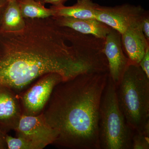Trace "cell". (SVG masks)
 Wrapping results in <instances>:
<instances>
[{
  "instance_id": "cell-18",
  "label": "cell",
  "mask_w": 149,
  "mask_h": 149,
  "mask_svg": "<svg viewBox=\"0 0 149 149\" xmlns=\"http://www.w3.org/2000/svg\"><path fill=\"white\" fill-rule=\"evenodd\" d=\"M141 27L145 37L149 41V15L148 11L146 12L142 19Z\"/></svg>"
},
{
  "instance_id": "cell-12",
  "label": "cell",
  "mask_w": 149,
  "mask_h": 149,
  "mask_svg": "<svg viewBox=\"0 0 149 149\" xmlns=\"http://www.w3.org/2000/svg\"><path fill=\"white\" fill-rule=\"evenodd\" d=\"M97 4L92 0H77L76 3L70 6L64 5L51 7L55 12L54 16L69 17L78 19H96Z\"/></svg>"
},
{
  "instance_id": "cell-11",
  "label": "cell",
  "mask_w": 149,
  "mask_h": 149,
  "mask_svg": "<svg viewBox=\"0 0 149 149\" xmlns=\"http://www.w3.org/2000/svg\"><path fill=\"white\" fill-rule=\"evenodd\" d=\"M56 24L68 27L84 35L105 39L111 28L96 19H78L69 17H52Z\"/></svg>"
},
{
  "instance_id": "cell-19",
  "label": "cell",
  "mask_w": 149,
  "mask_h": 149,
  "mask_svg": "<svg viewBox=\"0 0 149 149\" xmlns=\"http://www.w3.org/2000/svg\"><path fill=\"white\" fill-rule=\"evenodd\" d=\"M68 1L69 0H40L39 1L44 5L45 3H49L54 6H59L64 5V3Z\"/></svg>"
},
{
  "instance_id": "cell-10",
  "label": "cell",
  "mask_w": 149,
  "mask_h": 149,
  "mask_svg": "<svg viewBox=\"0 0 149 149\" xmlns=\"http://www.w3.org/2000/svg\"><path fill=\"white\" fill-rule=\"evenodd\" d=\"M121 37L123 50L130 63L139 65L149 47V41L144 35L141 23L128 27Z\"/></svg>"
},
{
  "instance_id": "cell-5",
  "label": "cell",
  "mask_w": 149,
  "mask_h": 149,
  "mask_svg": "<svg viewBox=\"0 0 149 149\" xmlns=\"http://www.w3.org/2000/svg\"><path fill=\"white\" fill-rule=\"evenodd\" d=\"M63 81L62 77L54 72L44 74L38 78L27 91L19 95L22 114L37 116L45 107L54 88Z\"/></svg>"
},
{
  "instance_id": "cell-16",
  "label": "cell",
  "mask_w": 149,
  "mask_h": 149,
  "mask_svg": "<svg viewBox=\"0 0 149 149\" xmlns=\"http://www.w3.org/2000/svg\"><path fill=\"white\" fill-rule=\"evenodd\" d=\"M149 133L134 132L132 137V149H149Z\"/></svg>"
},
{
  "instance_id": "cell-22",
  "label": "cell",
  "mask_w": 149,
  "mask_h": 149,
  "mask_svg": "<svg viewBox=\"0 0 149 149\" xmlns=\"http://www.w3.org/2000/svg\"><path fill=\"white\" fill-rule=\"evenodd\" d=\"M8 1H18L19 0H7Z\"/></svg>"
},
{
  "instance_id": "cell-13",
  "label": "cell",
  "mask_w": 149,
  "mask_h": 149,
  "mask_svg": "<svg viewBox=\"0 0 149 149\" xmlns=\"http://www.w3.org/2000/svg\"><path fill=\"white\" fill-rule=\"evenodd\" d=\"M25 25V19L22 15L18 2L8 1L2 16L0 29L5 32H18Z\"/></svg>"
},
{
  "instance_id": "cell-15",
  "label": "cell",
  "mask_w": 149,
  "mask_h": 149,
  "mask_svg": "<svg viewBox=\"0 0 149 149\" xmlns=\"http://www.w3.org/2000/svg\"><path fill=\"white\" fill-rule=\"evenodd\" d=\"M6 141L8 149H34L30 143L21 137L14 138L7 134Z\"/></svg>"
},
{
  "instance_id": "cell-1",
  "label": "cell",
  "mask_w": 149,
  "mask_h": 149,
  "mask_svg": "<svg viewBox=\"0 0 149 149\" xmlns=\"http://www.w3.org/2000/svg\"><path fill=\"white\" fill-rule=\"evenodd\" d=\"M25 21L21 31L0 29V86L19 94L47 73H58L65 81L95 71V56L88 36L59 26L52 17Z\"/></svg>"
},
{
  "instance_id": "cell-3",
  "label": "cell",
  "mask_w": 149,
  "mask_h": 149,
  "mask_svg": "<svg viewBox=\"0 0 149 149\" xmlns=\"http://www.w3.org/2000/svg\"><path fill=\"white\" fill-rule=\"evenodd\" d=\"M116 88L128 126L134 132L149 133V78L139 65L130 63Z\"/></svg>"
},
{
  "instance_id": "cell-20",
  "label": "cell",
  "mask_w": 149,
  "mask_h": 149,
  "mask_svg": "<svg viewBox=\"0 0 149 149\" xmlns=\"http://www.w3.org/2000/svg\"><path fill=\"white\" fill-rule=\"evenodd\" d=\"M8 133L0 127V149H7L6 137Z\"/></svg>"
},
{
  "instance_id": "cell-2",
  "label": "cell",
  "mask_w": 149,
  "mask_h": 149,
  "mask_svg": "<svg viewBox=\"0 0 149 149\" xmlns=\"http://www.w3.org/2000/svg\"><path fill=\"white\" fill-rule=\"evenodd\" d=\"M108 72L80 74L54 88L43 111L56 133L53 145L68 149H101L99 111Z\"/></svg>"
},
{
  "instance_id": "cell-8",
  "label": "cell",
  "mask_w": 149,
  "mask_h": 149,
  "mask_svg": "<svg viewBox=\"0 0 149 149\" xmlns=\"http://www.w3.org/2000/svg\"><path fill=\"white\" fill-rule=\"evenodd\" d=\"M104 53L108 64L109 75L116 87L130 61L123 48L121 34L112 28L105 38Z\"/></svg>"
},
{
  "instance_id": "cell-14",
  "label": "cell",
  "mask_w": 149,
  "mask_h": 149,
  "mask_svg": "<svg viewBox=\"0 0 149 149\" xmlns=\"http://www.w3.org/2000/svg\"><path fill=\"white\" fill-rule=\"evenodd\" d=\"M17 2L24 18H46L53 17L55 14L53 8H46L37 0H19Z\"/></svg>"
},
{
  "instance_id": "cell-21",
  "label": "cell",
  "mask_w": 149,
  "mask_h": 149,
  "mask_svg": "<svg viewBox=\"0 0 149 149\" xmlns=\"http://www.w3.org/2000/svg\"><path fill=\"white\" fill-rule=\"evenodd\" d=\"M8 3V1L7 0H0V23L3 14L7 5Z\"/></svg>"
},
{
  "instance_id": "cell-9",
  "label": "cell",
  "mask_w": 149,
  "mask_h": 149,
  "mask_svg": "<svg viewBox=\"0 0 149 149\" xmlns=\"http://www.w3.org/2000/svg\"><path fill=\"white\" fill-rule=\"evenodd\" d=\"M22 115L19 95L8 87L0 86V127L7 133L14 130Z\"/></svg>"
},
{
  "instance_id": "cell-4",
  "label": "cell",
  "mask_w": 149,
  "mask_h": 149,
  "mask_svg": "<svg viewBox=\"0 0 149 149\" xmlns=\"http://www.w3.org/2000/svg\"><path fill=\"white\" fill-rule=\"evenodd\" d=\"M99 133L101 149H132L134 132L120 110L116 88L109 75L100 104Z\"/></svg>"
},
{
  "instance_id": "cell-6",
  "label": "cell",
  "mask_w": 149,
  "mask_h": 149,
  "mask_svg": "<svg viewBox=\"0 0 149 149\" xmlns=\"http://www.w3.org/2000/svg\"><path fill=\"white\" fill-rule=\"evenodd\" d=\"M17 137L28 141L34 149H42L53 144L56 133L47 122L43 113L37 116L22 115L14 130Z\"/></svg>"
},
{
  "instance_id": "cell-7",
  "label": "cell",
  "mask_w": 149,
  "mask_h": 149,
  "mask_svg": "<svg viewBox=\"0 0 149 149\" xmlns=\"http://www.w3.org/2000/svg\"><path fill=\"white\" fill-rule=\"evenodd\" d=\"M146 12L141 6L129 4L114 7L98 4L95 18L121 34L128 27L141 23Z\"/></svg>"
},
{
  "instance_id": "cell-23",
  "label": "cell",
  "mask_w": 149,
  "mask_h": 149,
  "mask_svg": "<svg viewBox=\"0 0 149 149\" xmlns=\"http://www.w3.org/2000/svg\"><path fill=\"white\" fill-rule=\"evenodd\" d=\"M37 1H40V0H37Z\"/></svg>"
},
{
  "instance_id": "cell-17",
  "label": "cell",
  "mask_w": 149,
  "mask_h": 149,
  "mask_svg": "<svg viewBox=\"0 0 149 149\" xmlns=\"http://www.w3.org/2000/svg\"><path fill=\"white\" fill-rule=\"evenodd\" d=\"M139 65L146 74L147 77L149 78V47L147 49Z\"/></svg>"
}]
</instances>
